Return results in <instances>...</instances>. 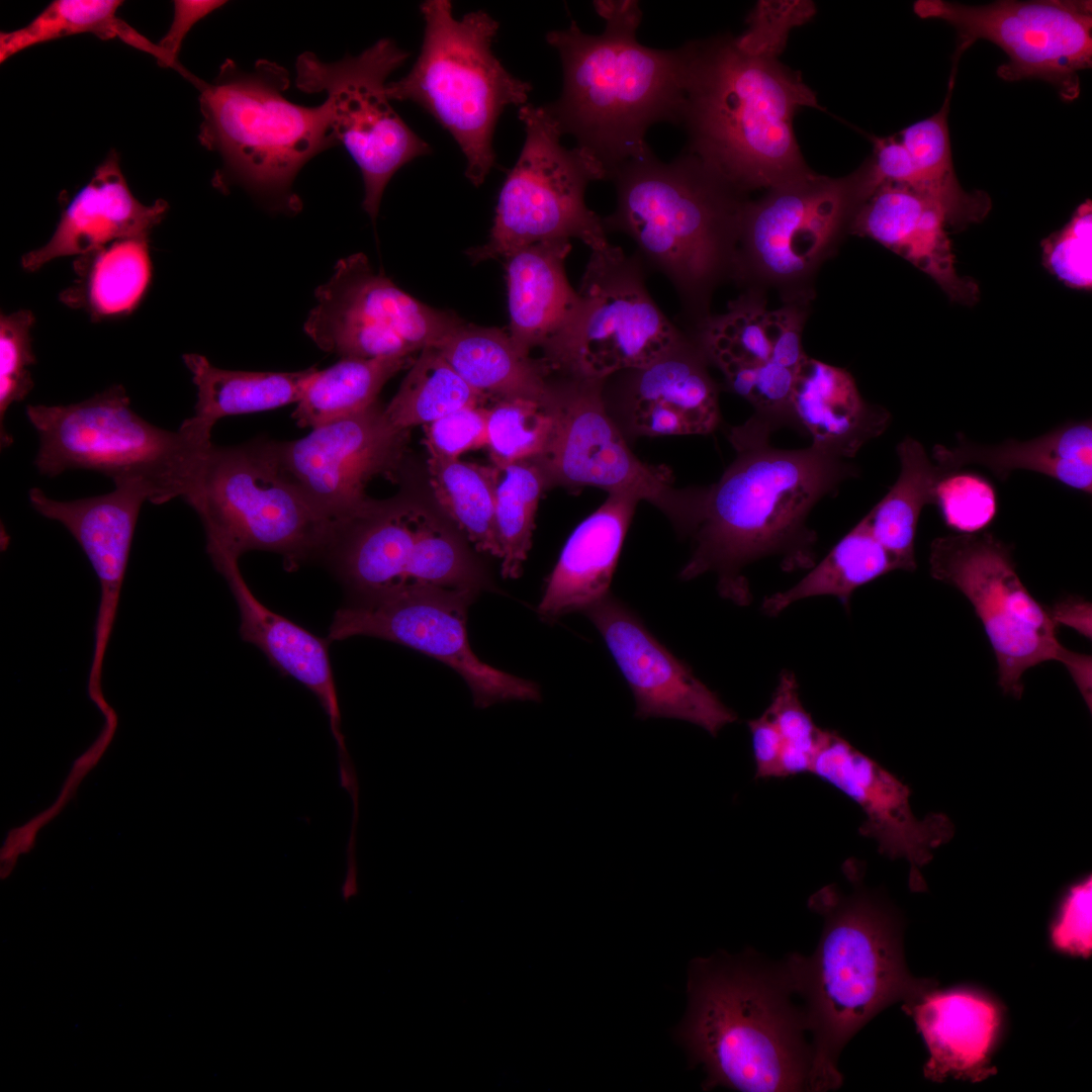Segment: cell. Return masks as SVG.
Listing matches in <instances>:
<instances>
[{"instance_id":"cell-35","label":"cell","mask_w":1092,"mask_h":1092,"mask_svg":"<svg viewBox=\"0 0 1092 1092\" xmlns=\"http://www.w3.org/2000/svg\"><path fill=\"white\" fill-rule=\"evenodd\" d=\"M73 269L76 277L61 292L62 303L94 322L130 314L152 281L149 238L118 240L77 256Z\"/></svg>"},{"instance_id":"cell-40","label":"cell","mask_w":1092,"mask_h":1092,"mask_svg":"<svg viewBox=\"0 0 1092 1092\" xmlns=\"http://www.w3.org/2000/svg\"><path fill=\"white\" fill-rule=\"evenodd\" d=\"M812 567L794 586L767 597L762 603V611L775 616L800 600L816 596L836 597L848 608L856 588L898 569L863 519Z\"/></svg>"},{"instance_id":"cell-32","label":"cell","mask_w":1092,"mask_h":1092,"mask_svg":"<svg viewBox=\"0 0 1092 1092\" xmlns=\"http://www.w3.org/2000/svg\"><path fill=\"white\" fill-rule=\"evenodd\" d=\"M570 240H552L519 248L505 261L508 333L527 353L543 348L567 324L578 305L577 290L570 285L565 261Z\"/></svg>"},{"instance_id":"cell-19","label":"cell","mask_w":1092,"mask_h":1092,"mask_svg":"<svg viewBox=\"0 0 1092 1092\" xmlns=\"http://www.w3.org/2000/svg\"><path fill=\"white\" fill-rule=\"evenodd\" d=\"M477 594L428 585L352 599L335 613L327 639L331 643L369 636L432 656L461 675L477 708L510 701L539 702L536 682L494 668L472 651L466 624Z\"/></svg>"},{"instance_id":"cell-13","label":"cell","mask_w":1092,"mask_h":1092,"mask_svg":"<svg viewBox=\"0 0 1092 1092\" xmlns=\"http://www.w3.org/2000/svg\"><path fill=\"white\" fill-rule=\"evenodd\" d=\"M644 272L635 255L611 243L590 251L578 305L542 348L550 371L607 381L649 364L687 337L651 297Z\"/></svg>"},{"instance_id":"cell-37","label":"cell","mask_w":1092,"mask_h":1092,"mask_svg":"<svg viewBox=\"0 0 1092 1092\" xmlns=\"http://www.w3.org/2000/svg\"><path fill=\"white\" fill-rule=\"evenodd\" d=\"M183 361L197 389L193 417L213 427L224 417L274 410L296 403L314 371H241L221 369L199 354H184Z\"/></svg>"},{"instance_id":"cell-49","label":"cell","mask_w":1092,"mask_h":1092,"mask_svg":"<svg viewBox=\"0 0 1092 1092\" xmlns=\"http://www.w3.org/2000/svg\"><path fill=\"white\" fill-rule=\"evenodd\" d=\"M944 524L961 534L982 532L994 520L998 503L992 484L972 472H949L943 475L934 489Z\"/></svg>"},{"instance_id":"cell-16","label":"cell","mask_w":1092,"mask_h":1092,"mask_svg":"<svg viewBox=\"0 0 1092 1092\" xmlns=\"http://www.w3.org/2000/svg\"><path fill=\"white\" fill-rule=\"evenodd\" d=\"M863 162L839 178L812 171L748 200L742 215L736 279L756 278L785 288L808 280L833 251L868 198Z\"/></svg>"},{"instance_id":"cell-36","label":"cell","mask_w":1092,"mask_h":1092,"mask_svg":"<svg viewBox=\"0 0 1092 1092\" xmlns=\"http://www.w3.org/2000/svg\"><path fill=\"white\" fill-rule=\"evenodd\" d=\"M956 59L947 92L940 109L900 132V142L909 153L918 175L920 192L937 202L945 213L948 228L964 230L979 223L992 208L990 196L982 191H966L960 184L952 163L947 116L957 71Z\"/></svg>"},{"instance_id":"cell-33","label":"cell","mask_w":1092,"mask_h":1092,"mask_svg":"<svg viewBox=\"0 0 1092 1092\" xmlns=\"http://www.w3.org/2000/svg\"><path fill=\"white\" fill-rule=\"evenodd\" d=\"M956 447L936 444L933 459L945 474L965 465L988 468L1005 480L1013 470L1044 474L1063 484L1092 492V425L1090 420L1067 424L1028 441L1007 440L998 445H980L958 436Z\"/></svg>"},{"instance_id":"cell-29","label":"cell","mask_w":1092,"mask_h":1092,"mask_svg":"<svg viewBox=\"0 0 1092 1092\" xmlns=\"http://www.w3.org/2000/svg\"><path fill=\"white\" fill-rule=\"evenodd\" d=\"M929 1051L924 1076L979 1082L996 1074L991 1059L999 1039L1002 1013L998 1004L971 989L937 991L903 1003Z\"/></svg>"},{"instance_id":"cell-8","label":"cell","mask_w":1092,"mask_h":1092,"mask_svg":"<svg viewBox=\"0 0 1092 1092\" xmlns=\"http://www.w3.org/2000/svg\"><path fill=\"white\" fill-rule=\"evenodd\" d=\"M26 416L39 438L40 474L97 471L115 485L144 486L154 505L191 496L212 445L213 427L195 417L176 431L152 425L130 407L120 384L77 403L29 404Z\"/></svg>"},{"instance_id":"cell-50","label":"cell","mask_w":1092,"mask_h":1092,"mask_svg":"<svg viewBox=\"0 0 1092 1092\" xmlns=\"http://www.w3.org/2000/svg\"><path fill=\"white\" fill-rule=\"evenodd\" d=\"M814 13L810 1H759L747 18L748 29L735 37L736 44L749 54L778 58L792 27Z\"/></svg>"},{"instance_id":"cell-55","label":"cell","mask_w":1092,"mask_h":1092,"mask_svg":"<svg viewBox=\"0 0 1092 1092\" xmlns=\"http://www.w3.org/2000/svg\"><path fill=\"white\" fill-rule=\"evenodd\" d=\"M756 780L781 779L783 740L771 719L764 712L748 721Z\"/></svg>"},{"instance_id":"cell-21","label":"cell","mask_w":1092,"mask_h":1092,"mask_svg":"<svg viewBox=\"0 0 1092 1092\" xmlns=\"http://www.w3.org/2000/svg\"><path fill=\"white\" fill-rule=\"evenodd\" d=\"M406 430L394 427L375 402L355 415L315 427L303 438L269 440L277 463L311 508L332 527L370 509L365 491L378 476L401 468Z\"/></svg>"},{"instance_id":"cell-20","label":"cell","mask_w":1092,"mask_h":1092,"mask_svg":"<svg viewBox=\"0 0 1092 1092\" xmlns=\"http://www.w3.org/2000/svg\"><path fill=\"white\" fill-rule=\"evenodd\" d=\"M314 295L304 332L341 358L414 356L435 348L463 323L404 292L362 253L339 260Z\"/></svg>"},{"instance_id":"cell-47","label":"cell","mask_w":1092,"mask_h":1092,"mask_svg":"<svg viewBox=\"0 0 1092 1092\" xmlns=\"http://www.w3.org/2000/svg\"><path fill=\"white\" fill-rule=\"evenodd\" d=\"M32 311L20 309L0 316V438L1 447L12 444L4 425L8 407L22 401L33 387L29 366L36 363L31 346Z\"/></svg>"},{"instance_id":"cell-26","label":"cell","mask_w":1092,"mask_h":1092,"mask_svg":"<svg viewBox=\"0 0 1092 1092\" xmlns=\"http://www.w3.org/2000/svg\"><path fill=\"white\" fill-rule=\"evenodd\" d=\"M707 358L686 337L649 364L628 372L624 405L629 430L639 436L705 435L720 422L718 389Z\"/></svg>"},{"instance_id":"cell-2","label":"cell","mask_w":1092,"mask_h":1092,"mask_svg":"<svg viewBox=\"0 0 1092 1092\" xmlns=\"http://www.w3.org/2000/svg\"><path fill=\"white\" fill-rule=\"evenodd\" d=\"M852 890L825 886L808 901L823 928L810 956L783 960L794 994L805 1012L812 1051L808 1091L842 1084L838 1059L850 1038L896 1002L934 989L933 980L913 977L905 964L898 913L861 882L859 867L844 864Z\"/></svg>"},{"instance_id":"cell-7","label":"cell","mask_w":1092,"mask_h":1092,"mask_svg":"<svg viewBox=\"0 0 1092 1092\" xmlns=\"http://www.w3.org/2000/svg\"><path fill=\"white\" fill-rule=\"evenodd\" d=\"M194 86L202 115L199 143L221 159L212 185L221 192L241 186L271 210L300 211L292 189L298 172L339 145L328 104L289 101V73L268 60L249 71L225 60L213 82L199 79Z\"/></svg>"},{"instance_id":"cell-42","label":"cell","mask_w":1092,"mask_h":1092,"mask_svg":"<svg viewBox=\"0 0 1092 1092\" xmlns=\"http://www.w3.org/2000/svg\"><path fill=\"white\" fill-rule=\"evenodd\" d=\"M428 473L443 512L476 550L500 559L494 515L496 467L429 456Z\"/></svg>"},{"instance_id":"cell-28","label":"cell","mask_w":1092,"mask_h":1092,"mask_svg":"<svg viewBox=\"0 0 1092 1092\" xmlns=\"http://www.w3.org/2000/svg\"><path fill=\"white\" fill-rule=\"evenodd\" d=\"M168 208L163 199L147 205L134 197L111 151L63 207L47 244L21 257V267L34 272L57 258L77 257L118 240L150 238Z\"/></svg>"},{"instance_id":"cell-30","label":"cell","mask_w":1092,"mask_h":1092,"mask_svg":"<svg viewBox=\"0 0 1092 1092\" xmlns=\"http://www.w3.org/2000/svg\"><path fill=\"white\" fill-rule=\"evenodd\" d=\"M640 500L609 493L566 540L538 605L546 620L583 611L609 595L618 559Z\"/></svg>"},{"instance_id":"cell-54","label":"cell","mask_w":1092,"mask_h":1092,"mask_svg":"<svg viewBox=\"0 0 1092 1092\" xmlns=\"http://www.w3.org/2000/svg\"><path fill=\"white\" fill-rule=\"evenodd\" d=\"M104 717V724L94 742L73 763L54 805L62 811L74 798L80 784L95 768L110 746L118 727L113 709Z\"/></svg>"},{"instance_id":"cell-34","label":"cell","mask_w":1092,"mask_h":1092,"mask_svg":"<svg viewBox=\"0 0 1092 1092\" xmlns=\"http://www.w3.org/2000/svg\"><path fill=\"white\" fill-rule=\"evenodd\" d=\"M435 349L469 386L486 397L545 403L552 398L548 366L519 348L507 331L463 322Z\"/></svg>"},{"instance_id":"cell-46","label":"cell","mask_w":1092,"mask_h":1092,"mask_svg":"<svg viewBox=\"0 0 1092 1092\" xmlns=\"http://www.w3.org/2000/svg\"><path fill=\"white\" fill-rule=\"evenodd\" d=\"M783 740L781 779L812 772L825 731L804 708L793 673L781 674L771 702L764 711Z\"/></svg>"},{"instance_id":"cell-10","label":"cell","mask_w":1092,"mask_h":1092,"mask_svg":"<svg viewBox=\"0 0 1092 1092\" xmlns=\"http://www.w3.org/2000/svg\"><path fill=\"white\" fill-rule=\"evenodd\" d=\"M186 503L204 527L213 562L250 551L278 554L287 570L320 560L332 527L277 463L269 440L210 446Z\"/></svg>"},{"instance_id":"cell-44","label":"cell","mask_w":1092,"mask_h":1092,"mask_svg":"<svg viewBox=\"0 0 1092 1092\" xmlns=\"http://www.w3.org/2000/svg\"><path fill=\"white\" fill-rule=\"evenodd\" d=\"M496 467L495 525L502 551V575L517 578L532 547L539 500L548 489L536 460Z\"/></svg>"},{"instance_id":"cell-1","label":"cell","mask_w":1092,"mask_h":1092,"mask_svg":"<svg viewBox=\"0 0 1092 1092\" xmlns=\"http://www.w3.org/2000/svg\"><path fill=\"white\" fill-rule=\"evenodd\" d=\"M771 433L751 420L734 427L729 440L736 457L719 480L695 487L691 522L693 552L679 576H718L722 597L747 605L750 592L742 568L778 556L786 571L815 563L817 535L808 528L813 507L857 477L849 460L813 445L785 450L769 444Z\"/></svg>"},{"instance_id":"cell-15","label":"cell","mask_w":1092,"mask_h":1092,"mask_svg":"<svg viewBox=\"0 0 1092 1092\" xmlns=\"http://www.w3.org/2000/svg\"><path fill=\"white\" fill-rule=\"evenodd\" d=\"M407 58L408 53L392 39L381 38L358 56L325 63L304 52L295 64L296 87L327 95L334 133L361 172L362 206L373 222L392 176L431 152L396 113L386 93L387 78Z\"/></svg>"},{"instance_id":"cell-17","label":"cell","mask_w":1092,"mask_h":1092,"mask_svg":"<svg viewBox=\"0 0 1092 1092\" xmlns=\"http://www.w3.org/2000/svg\"><path fill=\"white\" fill-rule=\"evenodd\" d=\"M606 381L565 377L552 383L555 425L536 461L548 488L595 486L659 509L686 535L695 487L675 488L671 470L640 460L607 408Z\"/></svg>"},{"instance_id":"cell-51","label":"cell","mask_w":1092,"mask_h":1092,"mask_svg":"<svg viewBox=\"0 0 1092 1092\" xmlns=\"http://www.w3.org/2000/svg\"><path fill=\"white\" fill-rule=\"evenodd\" d=\"M487 412L483 405L465 406L425 425L429 456L459 459L466 452L486 447Z\"/></svg>"},{"instance_id":"cell-52","label":"cell","mask_w":1092,"mask_h":1092,"mask_svg":"<svg viewBox=\"0 0 1092 1092\" xmlns=\"http://www.w3.org/2000/svg\"><path fill=\"white\" fill-rule=\"evenodd\" d=\"M1092 879L1087 877L1071 887L1052 929V941L1059 950L1087 958L1091 954Z\"/></svg>"},{"instance_id":"cell-27","label":"cell","mask_w":1092,"mask_h":1092,"mask_svg":"<svg viewBox=\"0 0 1092 1092\" xmlns=\"http://www.w3.org/2000/svg\"><path fill=\"white\" fill-rule=\"evenodd\" d=\"M940 205L908 186L884 183L858 207L849 232L868 237L927 274L953 302L974 305L979 286L959 275Z\"/></svg>"},{"instance_id":"cell-24","label":"cell","mask_w":1092,"mask_h":1092,"mask_svg":"<svg viewBox=\"0 0 1092 1092\" xmlns=\"http://www.w3.org/2000/svg\"><path fill=\"white\" fill-rule=\"evenodd\" d=\"M33 509L60 522L89 559L100 584L94 649L87 681L93 703L105 699L103 663L117 615L134 530L148 490L139 484L115 485L113 491L75 500H57L34 487L28 492Z\"/></svg>"},{"instance_id":"cell-22","label":"cell","mask_w":1092,"mask_h":1092,"mask_svg":"<svg viewBox=\"0 0 1092 1092\" xmlns=\"http://www.w3.org/2000/svg\"><path fill=\"white\" fill-rule=\"evenodd\" d=\"M584 614L627 681L637 718L682 720L713 736L737 720L736 713L661 644L624 603L609 594Z\"/></svg>"},{"instance_id":"cell-25","label":"cell","mask_w":1092,"mask_h":1092,"mask_svg":"<svg viewBox=\"0 0 1092 1092\" xmlns=\"http://www.w3.org/2000/svg\"><path fill=\"white\" fill-rule=\"evenodd\" d=\"M224 577L238 606L241 638L258 647L271 665L306 688L318 701L329 719L337 745L342 785L356 782V774L345 743L339 697L330 660L328 639L270 610L251 590L243 577L239 560L223 559L213 564Z\"/></svg>"},{"instance_id":"cell-4","label":"cell","mask_w":1092,"mask_h":1092,"mask_svg":"<svg viewBox=\"0 0 1092 1092\" xmlns=\"http://www.w3.org/2000/svg\"><path fill=\"white\" fill-rule=\"evenodd\" d=\"M682 49L685 151L743 192L769 189L811 171L793 119L804 107H822L799 73L778 58L741 50L731 35L690 41Z\"/></svg>"},{"instance_id":"cell-5","label":"cell","mask_w":1092,"mask_h":1092,"mask_svg":"<svg viewBox=\"0 0 1092 1092\" xmlns=\"http://www.w3.org/2000/svg\"><path fill=\"white\" fill-rule=\"evenodd\" d=\"M593 4L606 21L603 33L587 34L572 20L546 35L559 54L563 86L545 107L561 134L602 162L609 180L619 166L651 152L645 139L651 125L679 124L686 60L682 47L657 50L637 40L638 1Z\"/></svg>"},{"instance_id":"cell-3","label":"cell","mask_w":1092,"mask_h":1092,"mask_svg":"<svg viewBox=\"0 0 1092 1092\" xmlns=\"http://www.w3.org/2000/svg\"><path fill=\"white\" fill-rule=\"evenodd\" d=\"M688 1008L674 1030L704 1090L808 1091L812 1051L805 1012L785 966L752 949L691 961Z\"/></svg>"},{"instance_id":"cell-31","label":"cell","mask_w":1092,"mask_h":1092,"mask_svg":"<svg viewBox=\"0 0 1092 1092\" xmlns=\"http://www.w3.org/2000/svg\"><path fill=\"white\" fill-rule=\"evenodd\" d=\"M792 405L811 445L847 460L891 421L887 410L862 398L849 372L808 356L797 370Z\"/></svg>"},{"instance_id":"cell-43","label":"cell","mask_w":1092,"mask_h":1092,"mask_svg":"<svg viewBox=\"0 0 1092 1092\" xmlns=\"http://www.w3.org/2000/svg\"><path fill=\"white\" fill-rule=\"evenodd\" d=\"M486 398L469 386L437 349L426 348L411 365L384 414L394 427L408 431L462 407L482 405Z\"/></svg>"},{"instance_id":"cell-45","label":"cell","mask_w":1092,"mask_h":1092,"mask_svg":"<svg viewBox=\"0 0 1092 1092\" xmlns=\"http://www.w3.org/2000/svg\"><path fill=\"white\" fill-rule=\"evenodd\" d=\"M552 398L540 402L524 398L496 399L488 407L486 447L497 467L536 460L547 450L553 435L555 414Z\"/></svg>"},{"instance_id":"cell-38","label":"cell","mask_w":1092,"mask_h":1092,"mask_svg":"<svg viewBox=\"0 0 1092 1092\" xmlns=\"http://www.w3.org/2000/svg\"><path fill=\"white\" fill-rule=\"evenodd\" d=\"M900 473L886 495L863 518L898 569L916 568L914 542L920 513L934 504L937 481L945 475L928 459L923 446L906 437L897 446Z\"/></svg>"},{"instance_id":"cell-9","label":"cell","mask_w":1092,"mask_h":1092,"mask_svg":"<svg viewBox=\"0 0 1092 1092\" xmlns=\"http://www.w3.org/2000/svg\"><path fill=\"white\" fill-rule=\"evenodd\" d=\"M424 38L411 71L389 82L390 100L413 102L454 139L466 160L465 175L481 185L494 165L496 122L509 106L528 103L532 85L513 76L491 44L498 23L484 11L458 19L448 0L421 6Z\"/></svg>"},{"instance_id":"cell-41","label":"cell","mask_w":1092,"mask_h":1092,"mask_svg":"<svg viewBox=\"0 0 1092 1092\" xmlns=\"http://www.w3.org/2000/svg\"><path fill=\"white\" fill-rule=\"evenodd\" d=\"M119 0H55L25 26L0 33V62L31 47L82 33L102 39L118 38L153 56L161 66L158 46L139 33L117 15Z\"/></svg>"},{"instance_id":"cell-14","label":"cell","mask_w":1092,"mask_h":1092,"mask_svg":"<svg viewBox=\"0 0 1092 1092\" xmlns=\"http://www.w3.org/2000/svg\"><path fill=\"white\" fill-rule=\"evenodd\" d=\"M354 599L417 586L472 589L484 572L441 519L402 500H376L336 526L321 556Z\"/></svg>"},{"instance_id":"cell-39","label":"cell","mask_w":1092,"mask_h":1092,"mask_svg":"<svg viewBox=\"0 0 1092 1092\" xmlns=\"http://www.w3.org/2000/svg\"><path fill=\"white\" fill-rule=\"evenodd\" d=\"M415 359L414 356L341 358L326 369L315 368L292 418L299 427L313 429L360 413L377 402L383 385Z\"/></svg>"},{"instance_id":"cell-53","label":"cell","mask_w":1092,"mask_h":1092,"mask_svg":"<svg viewBox=\"0 0 1092 1092\" xmlns=\"http://www.w3.org/2000/svg\"><path fill=\"white\" fill-rule=\"evenodd\" d=\"M225 4L218 0H176L173 2L174 14L169 30L158 42L162 54L161 67L171 68L192 84L197 79L179 62L178 55L187 33L199 20Z\"/></svg>"},{"instance_id":"cell-6","label":"cell","mask_w":1092,"mask_h":1092,"mask_svg":"<svg viewBox=\"0 0 1092 1092\" xmlns=\"http://www.w3.org/2000/svg\"><path fill=\"white\" fill-rule=\"evenodd\" d=\"M609 180L616 207L603 217L607 233L633 241L634 255L671 283L697 329L711 315L717 285L735 278L745 192L687 151L670 162L651 151L619 166Z\"/></svg>"},{"instance_id":"cell-23","label":"cell","mask_w":1092,"mask_h":1092,"mask_svg":"<svg viewBox=\"0 0 1092 1092\" xmlns=\"http://www.w3.org/2000/svg\"><path fill=\"white\" fill-rule=\"evenodd\" d=\"M811 774L861 809L866 817L859 833L874 839L880 853L906 859L911 890L924 891L920 869L932 859L935 848L953 836L951 820L942 813L916 818L909 787L833 731H825Z\"/></svg>"},{"instance_id":"cell-56","label":"cell","mask_w":1092,"mask_h":1092,"mask_svg":"<svg viewBox=\"0 0 1092 1092\" xmlns=\"http://www.w3.org/2000/svg\"><path fill=\"white\" fill-rule=\"evenodd\" d=\"M53 819L51 813L44 809L24 824L9 831L0 850L2 880L7 879L13 873L19 858L34 847L39 831Z\"/></svg>"},{"instance_id":"cell-12","label":"cell","mask_w":1092,"mask_h":1092,"mask_svg":"<svg viewBox=\"0 0 1092 1092\" xmlns=\"http://www.w3.org/2000/svg\"><path fill=\"white\" fill-rule=\"evenodd\" d=\"M932 577L957 587L980 618L998 663V684L1019 699L1022 674L1048 660L1063 663L1091 709V657L1057 637V621L1020 580L1011 549L992 534L948 535L930 546Z\"/></svg>"},{"instance_id":"cell-18","label":"cell","mask_w":1092,"mask_h":1092,"mask_svg":"<svg viewBox=\"0 0 1092 1092\" xmlns=\"http://www.w3.org/2000/svg\"><path fill=\"white\" fill-rule=\"evenodd\" d=\"M914 12L953 26L958 50L963 53L978 39L993 42L1008 58L997 69L1001 79L1043 80L1066 101L1079 96V72L1092 65L1091 1L1000 0L967 5L918 0Z\"/></svg>"},{"instance_id":"cell-11","label":"cell","mask_w":1092,"mask_h":1092,"mask_svg":"<svg viewBox=\"0 0 1092 1092\" xmlns=\"http://www.w3.org/2000/svg\"><path fill=\"white\" fill-rule=\"evenodd\" d=\"M525 128L520 156L499 191L487 242L468 251L474 263L504 258L532 244L577 239L590 251L610 244L603 217L587 207L589 183L608 179L587 149H566L545 105L519 107Z\"/></svg>"},{"instance_id":"cell-48","label":"cell","mask_w":1092,"mask_h":1092,"mask_svg":"<svg viewBox=\"0 0 1092 1092\" xmlns=\"http://www.w3.org/2000/svg\"><path fill=\"white\" fill-rule=\"evenodd\" d=\"M1042 264L1067 287H1092V202L1081 203L1070 220L1040 243Z\"/></svg>"}]
</instances>
